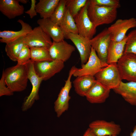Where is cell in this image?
Returning <instances> with one entry per match:
<instances>
[{"label": "cell", "instance_id": "cell-30", "mask_svg": "<svg viewBox=\"0 0 136 136\" xmlns=\"http://www.w3.org/2000/svg\"><path fill=\"white\" fill-rule=\"evenodd\" d=\"M30 60V49L25 45L20 53L17 59V64L25 65Z\"/></svg>", "mask_w": 136, "mask_h": 136}, {"label": "cell", "instance_id": "cell-34", "mask_svg": "<svg viewBox=\"0 0 136 136\" xmlns=\"http://www.w3.org/2000/svg\"><path fill=\"white\" fill-rule=\"evenodd\" d=\"M83 136H97L92 129L89 128L85 131Z\"/></svg>", "mask_w": 136, "mask_h": 136}, {"label": "cell", "instance_id": "cell-24", "mask_svg": "<svg viewBox=\"0 0 136 136\" xmlns=\"http://www.w3.org/2000/svg\"><path fill=\"white\" fill-rule=\"evenodd\" d=\"M24 37H22L6 44L5 50L7 56L14 61H17L18 55L23 46Z\"/></svg>", "mask_w": 136, "mask_h": 136}, {"label": "cell", "instance_id": "cell-28", "mask_svg": "<svg viewBox=\"0 0 136 136\" xmlns=\"http://www.w3.org/2000/svg\"><path fill=\"white\" fill-rule=\"evenodd\" d=\"M87 0H66V7L74 18L86 4Z\"/></svg>", "mask_w": 136, "mask_h": 136}, {"label": "cell", "instance_id": "cell-26", "mask_svg": "<svg viewBox=\"0 0 136 136\" xmlns=\"http://www.w3.org/2000/svg\"><path fill=\"white\" fill-rule=\"evenodd\" d=\"M59 25L65 34L69 33L79 34L74 18L66 7L64 16Z\"/></svg>", "mask_w": 136, "mask_h": 136}, {"label": "cell", "instance_id": "cell-32", "mask_svg": "<svg viewBox=\"0 0 136 136\" xmlns=\"http://www.w3.org/2000/svg\"><path fill=\"white\" fill-rule=\"evenodd\" d=\"M13 93L8 87L6 84L4 73L3 71L0 80V96L12 95L13 94Z\"/></svg>", "mask_w": 136, "mask_h": 136}, {"label": "cell", "instance_id": "cell-8", "mask_svg": "<svg viewBox=\"0 0 136 136\" xmlns=\"http://www.w3.org/2000/svg\"><path fill=\"white\" fill-rule=\"evenodd\" d=\"M76 68L74 66L70 69L64 85L61 89L58 97L54 102V110L58 117H60L69 108V102L71 98L69 94L72 87L71 79Z\"/></svg>", "mask_w": 136, "mask_h": 136}, {"label": "cell", "instance_id": "cell-17", "mask_svg": "<svg viewBox=\"0 0 136 136\" xmlns=\"http://www.w3.org/2000/svg\"><path fill=\"white\" fill-rule=\"evenodd\" d=\"M110 91L96 80L85 96L91 103H102L105 102L109 97Z\"/></svg>", "mask_w": 136, "mask_h": 136}, {"label": "cell", "instance_id": "cell-21", "mask_svg": "<svg viewBox=\"0 0 136 136\" xmlns=\"http://www.w3.org/2000/svg\"><path fill=\"white\" fill-rule=\"evenodd\" d=\"M96 81L94 76L85 75L77 77L73 83L76 93L81 96H85Z\"/></svg>", "mask_w": 136, "mask_h": 136}, {"label": "cell", "instance_id": "cell-20", "mask_svg": "<svg viewBox=\"0 0 136 136\" xmlns=\"http://www.w3.org/2000/svg\"><path fill=\"white\" fill-rule=\"evenodd\" d=\"M113 90L130 105L136 106V82L124 83L121 81L119 86Z\"/></svg>", "mask_w": 136, "mask_h": 136}, {"label": "cell", "instance_id": "cell-4", "mask_svg": "<svg viewBox=\"0 0 136 136\" xmlns=\"http://www.w3.org/2000/svg\"><path fill=\"white\" fill-rule=\"evenodd\" d=\"M28 79L32 86V89L29 95L23 103L22 110L27 111L32 106L36 100L39 99V92L41 84L43 81L36 74L34 68V62L30 60L26 64Z\"/></svg>", "mask_w": 136, "mask_h": 136}, {"label": "cell", "instance_id": "cell-1", "mask_svg": "<svg viewBox=\"0 0 136 136\" xmlns=\"http://www.w3.org/2000/svg\"><path fill=\"white\" fill-rule=\"evenodd\" d=\"M3 71L6 84L12 92H21L26 88L28 79L26 65L17 64Z\"/></svg>", "mask_w": 136, "mask_h": 136}, {"label": "cell", "instance_id": "cell-10", "mask_svg": "<svg viewBox=\"0 0 136 136\" xmlns=\"http://www.w3.org/2000/svg\"><path fill=\"white\" fill-rule=\"evenodd\" d=\"M108 65L102 62L95 50L92 47L90 54L87 61L81 65V68L78 69L76 67L73 76L76 77L85 75L94 76L103 68Z\"/></svg>", "mask_w": 136, "mask_h": 136}, {"label": "cell", "instance_id": "cell-14", "mask_svg": "<svg viewBox=\"0 0 136 136\" xmlns=\"http://www.w3.org/2000/svg\"><path fill=\"white\" fill-rule=\"evenodd\" d=\"M49 50L53 60L57 59L64 62L70 58L75 48L63 40L58 42L53 41Z\"/></svg>", "mask_w": 136, "mask_h": 136}, {"label": "cell", "instance_id": "cell-31", "mask_svg": "<svg viewBox=\"0 0 136 136\" xmlns=\"http://www.w3.org/2000/svg\"><path fill=\"white\" fill-rule=\"evenodd\" d=\"M93 4L100 6L118 8L121 5L118 0H90Z\"/></svg>", "mask_w": 136, "mask_h": 136}, {"label": "cell", "instance_id": "cell-2", "mask_svg": "<svg viewBox=\"0 0 136 136\" xmlns=\"http://www.w3.org/2000/svg\"><path fill=\"white\" fill-rule=\"evenodd\" d=\"M88 16L95 26L96 27L113 22L117 16V9L94 5L89 0L87 8Z\"/></svg>", "mask_w": 136, "mask_h": 136}, {"label": "cell", "instance_id": "cell-15", "mask_svg": "<svg viewBox=\"0 0 136 136\" xmlns=\"http://www.w3.org/2000/svg\"><path fill=\"white\" fill-rule=\"evenodd\" d=\"M89 127L97 136L117 135L121 131L119 125L113 121L108 122L103 120L93 121L90 123Z\"/></svg>", "mask_w": 136, "mask_h": 136}, {"label": "cell", "instance_id": "cell-6", "mask_svg": "<svg viewBox=\"0 0 136 136\" xmlns=\"http://www.w3.org/2000/svg\"><path fill=\"white\" fill-rule=\"evenodd\" d=\"M122 80L128 82H136V55L124 53L117 63Z\"/></svg>", "mask_w": 136, "mask_h": 136}, {"label": "cell", "instance_id": "cell-25", "mask_svg": "<svg viewBox=\"0 0 136 136\" xmlns=\"http://www.w3.org/2000/svg\"><path fill=\"white\" fill-rule=\"evenodd\" d=\"M30 48V60L33 62L53 60L50 55L49 49L43 47H34Z\"/></svg>", "mask_w": 136, "mask_h": 136}, {"label": "cell", "instance_id": "cell-16", "mask_svg": "<svg viewBox=\"0 0 136 136\" xmlns=\"http://www.w3.org/2000/svg\"><path fill=\"white\" fill-rule=\"evenodd\" d=\"M37 23L53 41L59 42L64 40L65 34L59 25L51 21L50 18H41Z\"/></svg>", "mask_w": 136, "mask_h": 136}, {"label": "cell", "instance_id": "cell-27", "mask_svg": "<svg viewBox=\"0 0 136 136\" xmlns=\"http://www.w3.org/2000/svg\"><path fill=\"white\" fill-rule=\"evenodd\" d=\"M66 0H60L53 13L50 18V20L59 25L64 16Z\"/></svg>", "mask_w": 136, "mask_h": 136}, {"label": "cell", "instance_id": "cell-35", "mask_svg": "<svg viewBox=\"0 0 136 136\" xmlns=\"http://www.w3.org/2000/svg\"><path fill=\"white\" fill-rule=\"evenodd\" d=\"M130 136H136V125L133 128V132L130 133Z\"/></svg>", "mask_w": 136, "mask_h": 136}, {"label": "cell", "instance_id": "cell-18", "mask_svg": "<svg viewBox=\"0 0 136 136\" xmlns=\"http://www.w3.org/2000/svg\"><path fill=\"white\" fill-rule=\"evenodd\" d=\"M18 0H0V11L9 19H14L24 14V8Z\"/></svg>", "mask_w": 136, "mask_h": 136}, {"label": "cell", "instance_id": "cell-37", "mask_svg": "<svg viewBox=\"0 0 136 136\" xmlns=\"http://www.w3.org/2000/svg\"><path fill=\"white\" fill-rule=\"evenodd\" d=\"M117 135H106L105 136H117Z\"/></svg>", "mask_w": 136, "mask_h": 136}, {"label": "cell", "instance_id": "cell-3", "mask_svg": "<svg viewBox=\"0 0 136 136\" xmlns=\"http://www.w3.org/2000/svg\"><path fill=\"white\" fill-rule=\"evenodd\" d=\"M94 77L97 81L110 90L117 87L122 80L117 63L109 64L96 74Z\"/></svg>", "mask_w": 136, "mask_h": 136}, {"label": "cell", "instance_id": "cell-5", "mask_svg": "<svg viewBox=\"0 0 136 136\" xmlns=\"http://www.w3.org/2000/svg\"><path fill=\"white\" fill-rule=\"evenodd\" d=\"M111 34L108 28H106L90 40L92 47L95 50L102 62L108 65L107 57Z\"/></svg>", "mask_w": 136, "mask_h": 136}, {"label": "cell", "instance_id": "cell-7", "mask_svg": "<svg viewBox=\"0 0 136 136\" xmlns=\"http://www.w3.org/2000/svg\"><path fill=\"white\" fill-rule=\"evenodd\" d=\"M89 0L81 9L74 19L79 34L90 40L92 39L96 32V28L90 20L88 14L87 8Z\"/></svg>", "mask_w": 136, "mask_h": 136}, {"label": "cell", "instance_id": "cell-23", "mask_svg": "<svg viewBox=\"0 0 136 136\" xmlns=\"http://www.w3.org/2000/svg\"><path fill=\"white\" fill-rule=\"evenodd\" d=\"M60 0H40L36 4V9L41 18H50Z\"/></svg>", "mask_w": 136, "mask_h": 136}, {"label": "cell", "instance_id": "cell-11", "mask_svg": "<svg viewBox=\"0 0 136 136\" xmlns=\"http://www.w3.org/2000/svg\"><path fill=\"white\" fill-rule=\"evenodd\" d=\"M24 42L29 48L43 47L49 49L52 43L51 38L39 26L35 27L24 37Z\"/></svg>", "mask_w": 136, "mask_h": 136}, {"label": "cell", "instance_id": "cell-22", "mask_svg": "<svg viewBox=\"0 0 136 136\" xmlns=\"http://www.w3.org/2000/svg\"><path fill=\"white\" fill-rule=\"evenodd\" d=\"M127 39V36L120 42L111 41L108 53L107 61L108 64L117 63L124 53Z\"/></svg>", "mask_w": 136, "mask_h": 136}, {"label": "cell", "instance_id": "cell-13", "mask_svg": "<svg viewBox=\"0 0 136 136\" xmlns=\"http://www.w3.org/2000/svg\"><path fill=\"white\" fill-rule=\"evenodd\" d=\"M65 38L71 40L77 49L79 53L81 65L86 63L91 50L90 40L79 34L72 33H66Z\"/></svg>", "mask_w": 136, "mask_h": 136}, {"label": "cell", "instance_id": "cell-33", "mask_svg": "<svg viewBox=\"0 0 136 136\" xmlns=\"http://www.w3.org/2000/svg\"><path fill=\"white\" fill-rule=\"evenodd\" d=\"M37 1L36 0H31L30 7L28 10L24 12L28 15L31 19H32L37 15V12L36 9Z\"/></svg>", "mask_w": 136, "mask_h": 136}, {"label": "cell", "instance_id": "cell-29", "mask_svg": "<svg viewBox=\"0 0 136 136\" xmlns=\"http://www.w3.org/2000/svg\"><path fill=\"white\" fill-rule=\"evenodd\" d=\"M124 53H131L136 55V29L132 30L127 36Z\"/></svg>", "mask_w": 136, "mask_h": 136}, {"label": "cell", "instance_id": "cell-9", "mask_svg": "<svg viewBox=\"0 0 136 136\" xmlns=\"http://www.w3.org/2000/svg\"><path fill=\"white\" fill-rule=\"evenodd\" d=\"M64 66V62L57 59L51 61L34 62L35 71L43 81L48 80L60 72Z\"/></svg>", "mask_w": 136, "mask_h": 136}, {"label": "cell", "instance_id": "cell-36", "mask_svg": "<svg viewBox=\"0 0 136 136\" xmlns=\"http://www.w3.org/2000/svg\"><path fill=\"white\" fill-rule=\"evenodd\" d=\"M19 2L24 4H26L28 2V0H18Z\"/></svg>", "mask_w": 136, "mask_h": 136}, {"label": "cell", "instance_id": "cell-12", "mask_svg": "<svg viewBox=\"0 0 136 136\" xmlns=\"http://www.w3.org/2000/svg\"><path fill=\"white\" fill-rule=\"evenodd\" d=\"M136 27V19L131 18L118 19L108 28L111 34V40L119 42L125 38L128 30Z\"/></svg>", "mask_w": 136, "mask_h": 136}, {"label": "cell", "instance_id": "cell-19", "mask_svg": "<svg viewBox=\"0 0 136 136\" xmlns=\"http://www.w3.org/2000/svg\"><path fill=\"white\" fill-rule=\"evenodd\" d=\"M17 22L21 25V29L18 31L4 30L0 31V41L6 44L22 37H25L32 30L31 27L22 20L18 19Z\"/></svg>", "mask_w": 136, "mask_h": 136}]
</instances>
